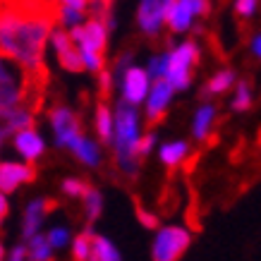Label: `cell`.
<instances>
[{
	"label": "cell",
	"mask_w": 261,
	"mask_h": 261,
	"mask_svg": "<svg viewBox=\"0 0 261 261\" xmlns=\"http://www.w3.org/2000/svg\"><path fill=\"white\" fill-rule=\"evenodd\" d=\"M58 24V3L41 5H0V50L17 58L32 72L48 77L46 43Z\"/></svg>",
	"instance_id": "obj_1"
},
{
	"label": "cell",
	"mask_w": 261,
	"mask_h": 261,
	"mask_svg": "<svg viewBox=\"0 0 261 261\" xmlns=\"http://www.w3.org/2000/svg\"><path fill=\"white\" fill-rule=\"evenodd\" d=\"M46 80L48 77H41L19 63L17 58L0 50V108L24 106V108L39 111L43 103Z\"/></svg>",
	"instance_id": "obj_2"
},
{
	"label": "cell",
	"mask_w": 261,
	"mask_h": 261,
	"mask_svg": "<svg viewBox=\"0 0 261 261\" xmlns=\"http://www.w3.org/2000/svg\"><path fill=\"white\" fill-rule=\"evenodd\" d=\"M115 137H113V149H115V163L125 175H135L139 166V142H142V132H139V113L137 106L127 103L120 98L115 103Z\"/></svg>",
	"instance_id": "obj_3"
},
{
	"label": "cell",
	"mask_w": 261,
	"mask_h": 261,
	"mask_svg": "<svg viewBox=\"0 0 261 261\" xmlns=\"http://www.w3.org/2000/svg\"><path fill=\"white\" fill-rule=\"evenodd\" d=\"M108 24L101 22V19H87L84 24L70 29L72 39L80 48L82 63H84V70L89 72H101L103 70V53H106V46H108Z\"/></svg>",
	"instance_id": "obj_4"
},
{
	"label": "cell",
	"mask_w": 261,
	"mask_h": 261,
	"mask_svg": "<svg viewBox=\"0 0 261 261\" xmlns=\"http://www.w3.org/2000/svg\"><path fill=\"white\" fill-rule=\"evenodd\" d=\"M168 70L166 77L170 84L175 87V91H187L192 84V72L199 65V56H201V48L197 41H182L177 46L168 48Z\"/></svg>",
	"instance_id": "obj_5"
},
{
	"label": "cell",
	"mask_w": 261,
	"mask_h": 261,
	"mask_svg": "<svg viewBox=\"0 0 261 261\" xmlns=\"http://www.w3.org/2000/svg\"><path fill=\"white\" fill-rule=\"evenodd\" d=\"M192 245V232L185 225H163L151 242V261H180Z\"/></svg>",
	"instance_id": "obj_6"
},
{
	"label": "cell",
	"mask_w": 261,
	"mask_h": 261,
	"mask_svg": "<svg viewBox=\"0 0 261 261\" xmlns=\"http://www.w3.org/2000/svg\"><path fill=\"white\" fill-rule=\"evenodd\" d=\"M208 0H175L166 12V24L173 34H187L194 29V22L208 15Z\"/></svg>",
	"instance_id": "obj_7"
},
{
	"label": "cell",
	"mask_w": 261,
	"mask_h": 261,
	"mask_svg": "<svg viewBox=\"0 0 261 261\" xmlns=\"http://www.w3.org/2000/svg\"><path fill=\"white\" fill-rule=\"evenodd\" d=\"M151 84H153V80H151L149 70L132 65L120 77V96H122V101L132 103V106H139V103L146 101V96L151 91Z\"/></svg>",
	"instance_id": "obj_8"
},
{
	"label": "cell",
	"mask_w": 261,
	"mask_h": 261,
	"mask_svg": "<svg viewBox=\"0 0 261 261\" xmlns=\"http://www.w3.org/2000/svg\"><path fill=\"white\" fill-rule=\"evenodd\" d=\"M50 127L56 132V144L60 149H70L72 142L82 135L80 120H77V115L67 106H56L50 111Z\"/></svg>",
	"instance_id": "obj_9"
},
{
	"label": "cell",
	"mask_w": 261,
	"mask_h": 261,
	"mask_svg": "<svg viewBox=\"0 0 261 261\" xmlns=\"http://www.w3.org/2000/svg\"><path fill=\"white\" fill-rule=\"evenodd\" d=\"M50 43H53V50H56V58L60 67H65L67 72H82L84 70V63H82V56H80V48L74 43L70 32H65L60 27L53 29L50 34Z\"/></svg>",
	"instance_id": "obj_10"
},
{
	"label": "cell",
	"mask_w": 261,
	"mask_h": 261,
	"mask_svg": "<svg viewBox=\"0 0 261 261\" xmlns=\"http://www.w3.org/2000/svg\"><path fill=\"white\" fill-rule=\"evenodd\" d=\"M175 96V87L168 80H153L151 91L144 101V115L149 122H159L163 118V113L168 111V106Z\"/></svg>",
	"instance_id": "obj_11"
},
{
	"label": "cell",
	"mask_w": 261,
	"mask_h": 261,
	"mask_svg": "<svg viewBox=\"0 0 261 261\" xmlns=\"http://www.w3.org/2000/svg\"><path fill=\"white\" fill-rule=\"evenodd\" d=\"M137 24L146 36H159L166 24V5L163 0H139L137 8Z\"/></svg>",
	"instance_id": "obj_12"
},
{
	"label": "cell",
	"mask_w": 261,
	"mask_h": 261,
	"mask_svg": "<svg viewBox=\"0 0 261 261\" xmlns=\"http://www.w3.org/2000/svg\"><path fill=\"white\" fill-rule=\"evenodd\" d=\"M34 115H36V111L24 108V106L0 108V146H3V142H5L8 137H15L19 129L34 127Z\"/></svg>",
	"instance_id": "obj_13"
},
{
	"label": "cell",
	"mask_w": 261,
	"mask_h": 261,
	"mask_svg": "<svg viewBox=\"0 0 261 261\" xmlns=\"http://www.w3.org/2000/svg\"><path fill=\"white\" fill-rule=\"evenodd\" d=\"M36 177L32 166L27 163H17V161H0V190L10 194L17 187H22L27 182H32Z\"/></svg>",
	"instance_id": "obj_14"
},
{
	"label": "cell",
	"mask_w": 261,
	"mask_h": 261,
	"mask_svg": "<svg viewBox=\"0 0 261 261\" xmlns=\"http://www.w3.org/2000/svg\"><path fill=\"white\" fill-rule=\"evenodd\" d=\"M53 201L50 199H34V201H29L27 204V208H24V216H22V238L24 240H32L34 235H39L41 225H43V218H46V214L53 208Z\"/></svg>",
	"instance_id": "obj_15"
},
{
	"label": "cell",
	"mask_w": 261,
	"mask_h": 261,
	"mask_svg": "<svg viewBox=\"0 0 261 261\" xmlns=\"http://www.w3.org/2000/svg\"><path fill=\"white\" fill-rule=\"evenodd\" d=\"M15 149L27 163H32V161H39L43 156L46 142L34 127H27V129H19L15 135Z\"/></svg>",
	"instance_id": "obj_16"
},
{
	"label": "cell",
	"mask_w": 261,
	"mask_h": 261,
	"mask_svg": "<svg viewBox=\"0 0 261 261\" xmlns=\"http://www.w3.org/2000/svg\"><path fill=\"white\" fill-rule=\"evenodd\" d=\"M216 120H218V108H216L211 101H204L194 111V118H192V137L197 142H204L211 137L216 127Z\"/></svg>",
	"instance_id": "obj_17"
},
{
	"label": "cell",
	"mask_w": 261,
	"mask_h": 261,
	"mask_svg": "<svg viewBox=\"0 0 261 261\" xmlns=\"http://www.w3.org/2000/svg\"><path fill=\"white\" fill-rule=\"evenodd\" d=\"M235 84H238V74H235V70L223 67V70H218V72L211 74V80L206 82L204 89H201V96H204V98L223 96V94H228L230 89H235Z\"/></svg>",
	"instance_id": "obj_18"
},
{
	"label": "cell",
	"mask_w": 261,
	"mask_h": 261,
	"mask_svg": "<svg viewBox=\"0 0 261 261\" xmlns=\"http://www.w3.org/2000/svg\"><path fill=\"white\" fill-rule=\"evenodd\" d=\"M70 151L77 156V161L84 163V166H89V168L101 166V149H98V144H96L94 139H89V137L80 135L74 142H72Z\"/></svg>",
	"instance_id": "obj_19"
},
{
	"label": "cell",
	"mask_w": 261,
	"mask_h": 261,
	"mask_svg": "<svg viewBox=\"0 0 261 261\" xmlns=\"http://www.w3.org/2000/svg\"><path fill=\"white\" fill-rule=\"evenodd\" d=\"M96 135L101 137V142L106 146H113V137H115V113L101 103L96 108Z\"/></svg>",
	"instance_id": "obj_20"
},
{
	"label": "cell",
	"mask_w": 261,
	"mask_h": 261,
	"mask_svg": "<svg viewBox=\"0 0 261 261\" xmlns=\"http://www.w3.org/2000/svg\"><path fill=\"white\" fill-rule=\"evenodd\" d=\"M190 156V144L187 142H182V139H175V142H168L163 144L159 149V159L163 166L168 168H175V166H180L182 161Z\"/></svg>",
	"instance_id": "obj_21"
},
{
	"label": "cell",
	"mask_w": 261,
	"mask_h": 261,
	"mask_svg": "<svg viewBox=\"0 0 261 261\" xmlns=\"http://www.w3.org/2000/svg\"><path fill=\"white\" fill-rule=\"evenodd\" d=\"M254 103V87L249 80H238L235 89H232V98H230V111L235 113H247Z\"/></svg>",
	"instance_id": "obj_22"
},
{
	"label": "cell",
	"mask_w": 261,
	"mask_h": 261,
	"mask_svg": "<svg viewBox=\"0 0 261 261\" xmlns=\"http://www.w3.org/2000/svg\"><path fill=\"white\" fill-rule=\"evenodd\" d=\"M89 261H122V254L115 247V242L103 235H94V242H91V256Z\"/></svg>",
	"instance_id": "obj_23"
},
{
	"label": "cell",
	"mask_w": 261,
	"mask_h": 261,
	"mask_svg": "<svg viewBox=\"0 0 261 261\" xmlns=\"http://www.w3.org/2000/svg\"><path fill=\"white\" fill-rule=\"evenodd\" d=\"M29 247V261H53V245L48 242V235H34L32 240H27Z\"/></svg>",
	"instance_id": "obj_24"
},
{
	"label": "cell",
	"mask_w": 261,
	"mask_h": 261,
	"mask_svg": "<svg viewBox=\"0 0 261 261\" xmlns=\"http://www.w3.org/2000/svg\"><path fill=\"white\" fill-rule=\"evenodd\" d=\"M94 230L87 228L82 235H77V238L72 240V256H74V261H89V256H91V242H94Z\"/></svg>",
	"instance_id": "obj_25"
},
{
	"label": "cell",
	"mask_w": 261,
	"mask_h": 261,
	"mask_svg": "<svg viewBox=\"0 0 261 261\" xmlns=\"http://www.w3.org/2000/svg\"><path fill=\"white\" fill-rule=\"evenodd\" d=\"M87 22V10L70 8V5H58V24H63L67 29H74L80 24Z\"/></svg>",
	"instance_id": "obj_26"
},
{
	"label": "cell",
	"mask_w": 261,
	"mask_h": 261,
	"mask_svg": "<svg viewBox=\"0 0 261 261\" xmlns=\"http://www.w3.org/2000/svg\"><path fill=\"white\" fill-rule=\"evenodd\" d=\"M84 214H87V221L89 223H94L98 216H101L103 211V197H101V192L94 190V187H89L87 194H84Z\"/></svg>",
	"instance_id": "obj_27"
},
{
	"label": "cell",
	"mask_w": 261,
	"mask_h": 261,
	"mask_svg": "<svg viewBox=\"0 0 261 261\" xmlns=\"http://www.w3.org/2000/svg\"><path fill=\"white\" fill-rule=\"evenodd\" d=\"M46 235H48V242L53 245V249H65V247L72 242V232H70V228H65V225H53Z\"/></svg>",
	"instance_id": "obj_28"
},
{
	"label": "cell",
	"mask_w": 261,
	"mask_h": 261,
	"mask_svg": "<svg viewBox=\"0 0 261 261\" xmlns=\"http://www.w3.org/2000/svg\"><path fill=\"white\" fill-rule=\"evenodd\" d=\"M261 8V0H232V10L240 19H252Z\"/></svg>",
	"instance_id": "obj_29"
},
{
	"label": "cell",
	"mask_w": 261,
	"mask_h": 261,
	"mask_svg": "<svg viewBox=\"0 0 261 261\" xmlns=\"http://www.w3.org/2000/svg\"><path fill=\"white\" fill-rule=\"evenodd\" d=\"M87 190H89V185L84 180H77V177H67V180L63 182V192L72 199H82L87 194Z\"/></svg>",
	"instance_id": "obj_30"
},
{
	"label": "cell",
	"mask_w": 261,
	"mask_h": 261,
	"mask_svg": "<svg viewBox=\"0 0 261 261\" xmlns=\"http://www.w3.org/2000/svg\"><path fill=\"white\" fill-rule=\"evenodd\" d=\"M149 74H151V80H163L166 77V70H168V56L166 53H161V56H153L149 60Z\"/></svg>",
	"instance_id": "obj_31"
},
{
	"label": "cell",
	"mask_w": 261,
	"mask_h": 261,
	"mask_svg": "<svg viewBox=\"0 0 261 261\" xmlns=\"http://www.w3.org/2000/svg\"><path fill=\"white\" fill-rule=\"evenodd\" d=\"M5 261H29V247L27 245H15L8 252V259Z\"/></svg>",
	"instance_id": "obj_32"
},
{
	"label": "cell",
	"mask_w": 261,
	"mask_h": 261,
	"mask_svg": "<svg viewBox=\"0 0 261 261\" xmlns=\"http://www.w3.org/2000/svg\"><path fill=\"white\" fill-rule=\"evenodd\" d=\"M113 80H115V74H111V72H106V70L98 72V89H101V94H103V96L111 94Z\"/></svg>",
	"instance_id": "obj_33"
},
{
	"label": "cell",
	"mask_w": 261,
	"mask_h": 261,
	"mask_svg": "<svg viewBox=\"0 0 261 261\" xmlns=\"http://www.w3.org/2000/svg\"><path fill=\"white\" fill-rule=\"evenodd\" d=\"M137 216H139V221H142L144 228H149V230H159V218L153 214H149V211H144V208H139L137 211Z\"/></svg>",
	"instance_id": "obj_34"
},
{
	"label": "cell",
	"mask_w": 261,
	"mask_h": 261,
	"mask_svg": "<svg viewBox=\"0 0 261 261\" xmlns=\"http://www.w3.org/2000/svg\"><path fill=\"white\" fill-rule=\"evenodd\" d=\"M153 146H156V135H153V132H149V135H144L142 137V142H139V156H146V153H149L151 149H153Z\"/></svg>",
	"instance_id": "obj_35"
},
{
	"label": "cell",
	"mask_w": 261,
	"mask_h": 261,
	"mask_svg": "<svg viewBox=\"0 0 261 261\" xmlns=\"http://www.w3.org/2000/svg\"><path fill=\"white\" fill-rule=\"evenodd\" d=\"M249 53L261 63V32H256L252 39H249Z\"/></svg>",
	"instance_id": "obj_36"
},
{
	"label": "cell",
	"mask_w": 261,
	"mask_h": 261,
	"mask_svg": "<svg viewBox=\"0 0 261 261\" xmlns=\"http://www.w3.org/2000/svg\"><path fill=\"white\" fill-rule=\"evenodd\" d=\"M46 0H0V5H12V8H19V5H41Z\"/></svg>",
	"instance_id": "obj_37"
},
{
	"label": "cell",
	"mask_w": 261,
	"mask_h": 261,
	"mask_svg": "<svg viewBox=\"0 0 261 261\" xmlns=\"http://www.w3.org/2000/svg\"><path fill=\"white\" fill-rule=\"evenodd\" d=\"M58 5H70V8H80L87 10L89 8V0H56Z\"/></svg>",
	"instance_id": "obj_38"
},
{
	"label": "cell",
	"mask_w": 261,
	"mask_h": 261,
	"mask_svg": "<svg viewBox=\"0 0 261 261\" xmlns=\"http://www.w3.org/2000/svg\"><path fill=\"white\" fill-rule=\"evenodd\" d=\"M8 216V199H5V192L0 190V221Z\"/></svg>",
	"instance_id": "obj_39"
},
{
	"label": "cell",
	"mask_w": 261,
	"mask_h": 261,
	"mask_svg": "<svg viewBox=\"0 0 261 261\" xmlns=\"http://www.w3.org/2000/svg\"><path fill=\"white\" fill-rule=\"evenodd\" d=\"M8 259V252H5V247H3V242H0V261Z\"/></svg>",
	"instance_id": "obj_40"
}]
</instances>
